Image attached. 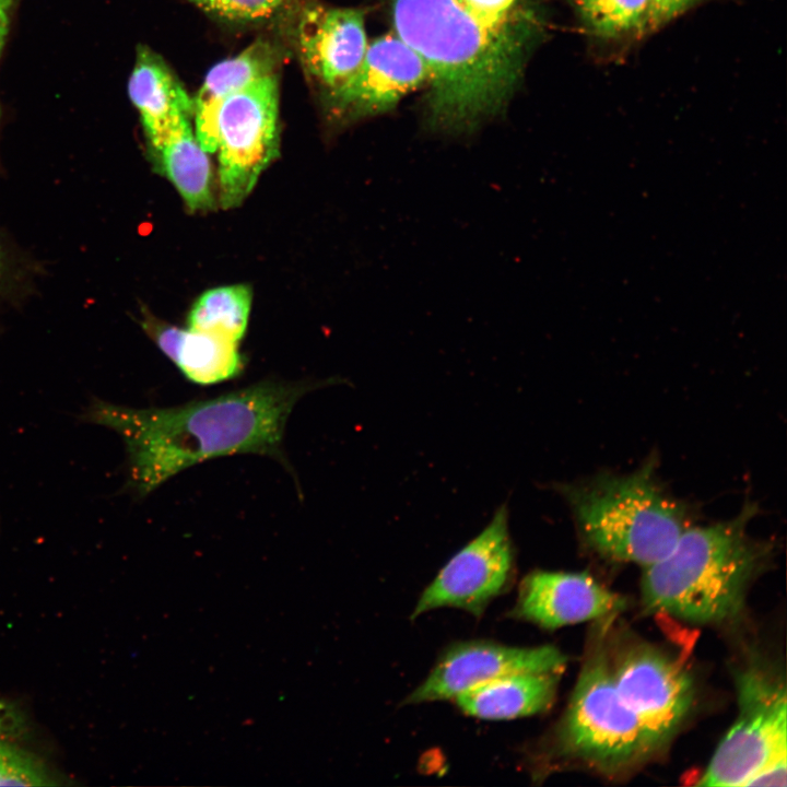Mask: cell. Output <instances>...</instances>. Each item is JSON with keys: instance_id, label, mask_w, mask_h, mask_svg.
I'll return each instance as SVG.
<instances>
[{"instance_id": "12", "label": "cell", "mask_w": 787, "mask_h": 787, "mask_svg": "<svg viewBox=\"0 0 787 787\" xmlns=\"http://www.w3.org/2000/svg\"><path fill=\"white\" fill-rule=\"evenodd\" d=\"M294 34L304 69L325 94L356 71L368 46L364 11L356 8L307 4L298 12Z\"/></svg>"}, {"instance_id": "4", "label": "cell", "mask_w": 787, "mask_h": 787, "mask_svg": "<svg viewBox=\"0 0 787 787\" xmlns=\"http://www.w3.org/2000/svg\"><path fill=\"white\" fill-rule=\"evenodd\" d=\"M645 463L627 475L600 474L560 485L584 542L611 560L646 567L665 557L690 527L684 506Z\"/></svg>"}, {"instance_id": "2", "label": "cell", "mask_w": 787, "mask_h": 787, "mask_svg": "<svg viewBox=\"0 0 787 787\" xmlns=\"http://www.w3.org/2000/svg\"><path fill=\"white\" fill-rule=\"evenodd\" d=\"M316 383L263 380L173 408L136 409L94 398L82 419L115 431L127 451V486L145 496L204 460L236 454L285 462L282 441L295 403Z\"/></svg>"}, {"instance_id": "17", "label": "cell", "mask_w": 787, "mask_h": 787, "mask_svg": "<svg viewBox=\"0 0 787 787\" xmlns=\"http://www.w3.org/2000/svg\"><path fill=\"white\" fill-rule=\"evenodd\" d=\"M208 154L197 141L189 118L175 126L160 146L150 152L154 167L174 185L191 211L214 207Z\"/></svg>"}, {"instance_id": "10", "label": "cell", "mask_w": 787, "mask_h": 787, "mask_svg": "<svg viewBox=\"0 0 787 787\" xmlns=\"http://www.w3.org/2000/svg\"><path fill=\"white\" fill-rule=\"evenodd\" d=\"M428 79L422 57L391 31L368 43L356 71L325 94L328 115L339 127L385 115Z\"/></svg>"}, {"instance_id": "19", "label": "cell", "mask_w": 787, "mask_h": 787, "mask_svg": "<svg viewBox=\"0 0 787 787\" xmlns=\"http://www.w3.org/2000/svg\"><path fill=\"white\" fill-rule=\"evenodd\" d=\"M589 34L608 42L638 39L656 30L654 0H569Z\"/></svg>"}, {"instance_id": "25", "label": "cell", "mask_w": 787, "mask_h": 787, "mask_svg": "<svg viewBox=\"0 0 787 787\" xmlns=\"http://www.w3.org/2000/svg\"><path fill=\"white\" fill-rule=\"evenodd\" d=\"M3 268H4V257H3L2 248L0 246V279L3 273Z\"/></svg>"}, {"instance_id": "24", "label": "cell", "mask_w": 787, "mask_h": 787, "mask_svg": "<svg viewBox=\"0 0 787 787\" xmlns=\"http://www.w3.org/2000/svg\"><path fill=\"white\" fill-rule=\"evenodd\" d=\"M17 1L19 0H0V57L8 36L11 13Z\"/></svg>"}, {"instance_id": "21", "label": "cell", "mask_w": 787, "mask_h": 787, "mask_svg": "<svg viewBox=\"0 0 787 787\" xmlns=\"http://www.w3.org/2000/svg\"><path fill=\"white\" fill-rule=\"evenodd\" d=\"M251 298V291L245 284L205 291L188 315V327L216 332L239 342L247 328Z\"/></svg>"}, {"instance_id": "3", "label": "cell", "mask_w": 787, "mask_h": 787, "mask_svg": "<svg viewBox=\"0 0 787 787\" xmlns=\"http://www.w3.org/2000/svg\"><path fill=\"white\" fill-rule=\"evenodd\" d=\"M755 510L749 504L732 519L690 526L665 557L643 567L646 610L702 625L735 621L743 611L752 578L771 553L770 543L748 533Z\"/></svg>"}, {"instance_id": "9", "label": "cell", "mask_w": 787, "mask_h": 787, "mask_svg": "<svg viewBox=\"0 0 787 787\" xmlns=\"http://www.w3.org/2000/svg\"><path fill=\"white\" fill-rule=\"evenodd\" d=\"M514 561L508 510L502 505L488 526L423 590L411 619L441 608H456L481 618L489 604L509 588Z\"/></svg>"}, {"instance_id": "1", "label": "cell", "mask_w": 787, "mask_h": 787, "mask_svg": "<svg viewBox=\"0 0 787 787\" xmlns=\"http://www.w3.org/2000/svg\"><path fill=\"white\" fill-rule=\"evenodd\" d=\"M392 32L424 60L427 134L468 140L501 117L543 34L536 0H383Z\"/></svg>"}, {"instance_id": "13", "label": "cell", "mask_w": 787, "mask_h": 787, "mask_svg": "<svg viewBox=\"0 0 787 787\" xmlns=\"http://www.w3.org/2000/svg\"><path fill=\"white\" fill-rule=\"evenodd\" d=\"M625 599L588 573L532 571L519 584L508 616L544 630L615 615Z\"/></svg>"}, {"instance_id": "15", "label": "cell", "mask_w": 787, "mask_h": 787, "mask_svg": "<svg viewBox=\"0 0 787 787\" xmlns=\"http://www.w3.org/2000/svg\"><path fill=\"white\" fill-rule=\"evenodd\" d=\"M142 327L184 376L195 384L224 381L236 377L244 367L239 342L223 334L189 327L181 329L148 315Z\"/></svg>"}, {"instance_id": "7", "label": "cell", "mask_w": 787, "mask_h": 787, "mask_svg": "<svg viewBox=\"0 0 787 787\" xmlns=\"http://www.w3.org/2000/svg\"><path fill=\"white\" fill-rule=\"evenodd\" d=\"M739 712L698 786L749 787L760 774L787 768V692L783 676L752 661L736 672Z\"/></svg>"}, {"instance_id": "18", "label": "cell", "mask_w": 787, "mask_h": 787, "mask_svg": "<svg viewBox=\"0 0 787 787\" xmlns=\"http://www.w3.org/2000/svg\"><path fill=\"white\" fill-rule=\"evenodd\" d=\"M32 728L25 713L0 700V785L58 786L69 784L30 743Z\"/></svg>"}, {"instance_id": "6", "label": "cell", "mask_w": 787, "mask_h": 787, "mask_svg": "<svg viewBox=\"0 0 787 787\" xmlns=\"http://www.w3.org/2000/svg\"><path fill=\"white\" fill-rule=\"evenodd\" d=\"M191 117L201 148L218 154L221 205L238 207L279 154V75L193 103Z\"/></svg>"}, {"instance_id": "20", "label": "cell", "mask_w": 787, "mask_h": 787, "mask_svg": "<svg viewBox=\"0 0 787 787\" xmlns=\"http://www.w3.org/2000/svg\"><path fill=\"white\" fill-rule=\"evenodd\" d=\"M280 47L258 39L237 56L215 64L205 75L193 103L218 98L268 77L278 75L282 61Z\"/></svg>"}, {"instance_id": "22", "label": "cell", "mask_w": 787, "mask_h": 787, "mask_svg": "<svg viewBox=\"0 0 787 787\" xmlns=\"http://www.w3.org/2000/svg\"><path fill=\"white\" fill-rule=\"evenodd\" d=\"M208 14L236 24H256L280 17L296 0H188Z\"/></svg>"}, {"instance_id": "23", "label": "cell", "mask_w": 787, "mask_h": 787, "mask_svg": "<svg viewBox=\"0 0 787 787\" xmlns=\"http://www.w3.org/2000/svg\"><path fill=\"white\" fill-rule=\"evenodd\" d=\"M701 0H654L655 27H661L694 7Z\"/></svg>"}, {"instance_id": "11", "label": "cell", "mask_w": 787, "mask_h": 787, "mask_svg": "<svg viewBox=\"0 0 787 787\" xmlns=\"http://www.w3.org/2000/svg\"><path fill=\"white\" fill-rule=\"evenodd\" d=\"M567 657L553 645L518 647L472 639L448 646L403 705L453 700L497 678L519 672L563 673Z\"/></svg>"}, {"instance_id": "8", "label": "cell", "mask_w": 787, "mask_h": 787, "mask_svg": "<svg viewBox=\"0 0 787 787\" xmlns=\"http://www.w3.org/2000/svg\"><path fill=\"white\" fill-rule=\"evenodd\" d=\"M612 677L624 703L638 718L654 753L662 750L688 717L694 683L684 667L645 642L610 643Z\"/></svg>"}, {"instance_id": "5", "label": "cell", "mask_w": 787, "mask_h": 787, "mask_svg": "<svg viewBox=\"0 0 787 787\" xmlns=\"http://www.w3.org/2000/svg\"><path fill=\"white\" fill-rule=\"evenodd\" d=\"M613 618L598 620L599 627L589 639L553 741L559 755L580 761L606 775L633 770L655 754L638 718L614 684L608 650Z\"/></svg>"}, {"instance_id": "16", "label": "cell", "mask_w": 787, "mask_h": 787, "mask_svg": "<svg viewBox=\"0 0 787 787\" xmlns=\"http://www.w3.org/2000/svg\"><path fill=\"white\" fill-rule=\"evenodd\" d=\"M557 672H519L480 684L455 696L466 715L488 720H507L547 712L556 696Z\"/></svg>"}, {"instance_id": "14", "label": "cell", "mask_w": 787, "mask_h": 787, "mask_svg": "<svg viewBox=\"0 0 787 787\" xmlns=\"http://www.w3.org/2000/svg\"><path fill=\"white\" fill-rule=\"evenodd\" d=\"M128 95L140 115L149 153L175 126L192 116L193 98L162 57L145 46L138 49Z\"/></svg>"}]
</instances>
